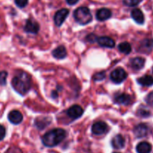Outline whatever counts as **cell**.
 Masks as SVG:
<instances>
[{"label": "cell", "mask_w": 153, "mask_h": 153, "mask_svg": "<svg viewBox=\"0 0 153 153\" xmlns=\"http://www.w3.org/2000/svg\"><path fill=\"white\" fill-rule=\"evenodd\" d=\"M107 125L104 122H96L92 125V131L95 135H101L107 131Z\"/></svg>", "instance_id": "obj_7"}, {"label": "cell", "mask_w": 153, "mask_h": 153, "mask_svg": "<svg viewBox=\"0 0 153 153\" xmlns=\"http://www.w3.org/2000/svg\"><path fill=\"white\" fill-rule=\"evenodd\" d=\"M14 2L19 8H24L28 4V0H14Z\"/></svg>", "instance_id": "obj_27"}, {"label": "cell", "mask_w": 153, "mask_h": 153, "mask_svg": "<svg viewBox=\"0 0 153 153\" xmlns=\"http://www.w3.org/2000/svg\"><path fill=\"white\" fill-rule=\"evenodd\" d=\"M11 85L17 93L25 95L29 92L32 86L30 75L25 71L19 72L12 79Z\"/></svg>", "instance_id": "obj_1"}, {"label": "cell", "mask_w": 153, "mask_h": 153, "mask_svg": "<svg viewBox=\"0 0 153 153\" xmlns=\"http://www.w3.org/2000/svg\"><path fill=\"white\" fill-rule=\"evenodd\" d=\"M127 73L122 68L114 69L110 74V80L115 83H121L127 78Z\"/></svg>", "instance_id": "obj_4"}, {"label": "cell", "mask_w": 153, "mask_h": 153, "mask_svg": "<svg viewBox=\"0 0 153 153\" xmlns=\"http://www.w3.org/2000/svg\"><path fill=\"white\" fill-rule=\"evenodd\" d=\"M68 14L69 11L68 9H65V8H63V9H61L57 11L56 13L55 16H54V22H55V24L58 26H61L64 23L65 19L67 18Z\"/></svg>", "instance_id": "obj_6"}, {"label": "cell", "mask_w": 153, "mask_h": 153, "mask_svg": "<svg viewBox=\"0 0 153 153\" xmlns=\"http://www.w3.org/2000/svg\"><path fill=\"white\" fill-rule=\"evenodd\" d=\"M131 15L133 20L138 24H143L144 23V20H145L144 15L141 10L139 8H135V9L132 10Z\"/></svg>", "instance_id": "obj_17"}, {"label": "cell", "mask_w": 153, "mask_h": 153, "mask_svg": "<svg viewBox=\"0 0 153 153\" xmlns=\"http://www.w3.org/2000/svg\"><path fill=\"white\" fill-rule=\"evenodd\" d=\"M8 120L14 125H18L23 121V115L18 110H12L8 113Z\"/></svg>", "instance_id": "obj_8"}, {"label": "cell", "mask_w": 153, "mask_h": 153, "mask_svg": "<svg viewBox=\"0 0 153 153\" xmlns=\"http://www.w3.org/2000/svg\"><path fill=\"white\" fill-rule=\"evenodd\" d=\"M98 37L97 35H95V34H89V35H87L86 37V40L89 42H97V39H98Z\"/></svg>", "instance_id": "obj_29"}, {"label": "cell", "mask_w": 153, "mask_h": 153, "mask_svg": "<svg viewBox=\"0 0 153 153\" xmlns=\"http://www.w3.org/2000/svg\"><path fill=\"white\" fill-rule=\"evenodd\" d=\"M118 49L123 53L129 54L131 53V46L128 42H123V43L119 45Z\"/></svg>", "instance_id": "obj_22"}, {"label": "cell", "mask_w": 153, "mask_h": 153, "mask_svg": "<svg viewBox=\"0 0 153 153\" xmlns=\"http://www.w3.org/2000/svg\"><path fill=\"white\" fill-rule=\"evenodd\" d=\"M94 80L95 81H100V80H102L105 78V72L101 71L98 72V73H96L95 75H94Z\"/></svg>", "instance_id": "obj_26"}, {"label": "cell", "mask_w": 153, "mask_h": 153, "mask_svg": "<svg viewBox=\"0 0 153 153\" xmlns=\"http://www.w3.org/2000/svg\"><path fill=\"white\" fill-rule=\"evenodd\" d=\"M66 131L62 128H54L47 132L42 137L44 145L48 147H53L58 145L65 139Z\"/></svg>", "instance_id": "obj_2"}, {"label": "cell", "mask_w": 153, "mask_h": 153, "mask_svg": "<svg viewBox=\"0 0 153 153\" xmlns=\"http://www.w3.org/2000/svg\"><path fill=\"white\" fill-rule=\"evenodd\" d=\"M39 24L36 21L32 20H28L24 26V29L26 32L31 34H36L39 31Z\"/></svg>", "instance_id": "obj_9"}, {"label": "cell", "mask_w": 153, "mask_h": 153, "mask_svg": "<svg viewBox=\"0 0 153 153\" xmlns=\"http://www.w3.org/2000/svg\"><path fill=\"white\" fill-rule=\"evenodd\" d=\"M123 4L126 6L134 7L140 3L142 2V0H123Z\"/></svg>", "instance_id": "obj_24"}, {"label": "cell", "mask_w": 153, "mask_h": 153, "mask_svg": "<svg viewBox=\"0 0 153 153\" xmlns=\"http://www.w3.org/2000/svg\"><path fill=\"white\" fill-rule=\"evenodd\" d=\"M52 53L56 59H62L65 58L66 56H67V51H66L65 48L64 46H59L58 48H56L53 51Z\"/></svg>", "instance_id": "obj_19"}, {"label": "cell", "mask_w": 153, "mask_h": 153, "mask_svg": "<svg viewBox=\"0 0 153 153\" xmlns=\"http://www.w3.org/2000/svg\"><path fill=\"white\" fill-rule=\"evenodd\" d=\"M114 153H119V152H114Z\"/></svg>", "instance_id": "obj_32"}, {"label": "cell", "mask_w": 153, "mask_h": 153, "mask_svg": "<svg viewBox=\"0 0 153 153\" xmlns=\"http://www.w3.org/2000/svg\"><path fill=\"white\" fill-rule=\"evenodd\" d=\"M137 113L138 116H140L141 117H148L150 116V111L149 110H147L146 107H144L143 106L138 109Z\"/></svg>", "instance_id": "obj_23"}, {"label": "cell", "mask_w": 153, "mask_h": 153, "mask_svg": "<svg viewBox=\"0 0 153 153\" xmlns=\"http://www.w3.org/2000/svg\"><path fill=\"white\" fill-rule=\"evenodd\" d=\"M97 42H98L100 46L104 47V48H113L115 46L114 40L112 39L111 38H110V37H98V39H97Z\"/></svg>", "instance_id": "obj_11"}, {"label": "cell", "mask_w": 153, "mask_h": 153, "mask_svg": "<svg viewBox=\"0 0 153 153\" xmlns=\"http://www.w3.org/2000/svg\"><path fill=\"white\" fill-rule=\"evenodd\" d=\"M137 83L143 86H151L153 85V77L150 75H144L137 79Z\"/></svg>", "instance_id": "obj_20"}, {"label": "cell", "mask_w": 153, "mask_h": 153, "mask_svg": "<svg viewBox=\"0 0 153 153\" xmlns=\"http://www.w3.org/2000/svg\"><path fill=\"white\" fill-rule=\"evenodd\" d=\"M7 76H8V73L5 71H0V85L6 84Z\"/></svg>", "instance_id": "obj_25"}, {"label": "cell", "mask_w": 153, "mask_h": 153, "mask_svg": "<svg viewBox=\"0 0 153 153\" xmlns=\"http://www.w3.org/2000/svg\"><path fill=\"white\" fill-rule=\"evenodd\" d=\"M5 133H6V131H5V127L0 125V140L4 139L5 136Z\"/></svg>", "instance_id": "obj_30"}, {"label": "cell", "mask_w": 153, "mask_h": 153, "mask_svg": "<svg viewBox=\"0 0 153 153\" xmlns=\"http://www.w3.org/2000/svg\"><path fill=\"white\" fill-rule=\"evenodd\" d=\"M146 101L149 106L153 107V92H150L146 98Z\"/></svg>", "instance_id": "obj_28"}, {"label": "cell", "mask_w": 153, "mask_h": 153, "mask_svg": "<svg viewBox=\"0 0 153 153\" xmlns=\"http://www.w3.org/2000/svg\"><path fill=\"white\" fill-rule=\"evenodd\" d=\"M134 134L137 137L142 138L146 136L149 133V127L146 124L141 123L134 128Z\"/></svg>", "instance_id": "obj_10"}, {"label": "cell", "mask_w": 153, "mask_h": 153, "mask_svg": "<svg viewBox=\"0 0 153 153\" xmlns=\"http://www.w3.org/2000/svg\"><path fill=\"white\" fill-rule=\"evenodd\" d=\"M137 153H150L152 151V146L148 142H140L136 147Z\"/></svg>", "instance_id": "obj_18"}, {"label": "cell", "mask_w": 153, "mask_h": 153, "mask_svg": "<svg viewBox=\"0 0 153 153\" xmlns=\"http://www.w3.org/2000/svg\"><path fill=\"white\" fill-rule=\"evenodd\" d=\"M83 113V110L80 105H73L68 110L67 114L70 118L76 120L81 117Z\"/></svg>", "instance_id": "obj_5"}, {"label": "cell", "mask_w": 153, "mask_h": 153, "mask_svg": "<svg viewBox=\"0 0 153 153\" xmlns=\"http://www.w3.org/2000/svg\"><path fill=\"white\" fill-rule=\"evenodd\" d=\"M153 48L152 39H145L143 41L140 46V51L143 53H149Z\"/></svg>", "instance_id": "obj_15"}, {"label": "cell", "mask_w": 153, "mask_h": 153, "mask_svg": "<svg viewBox=\"0 0 153 153\" xmlns=\"http://www.w3.org/2000/svg\"><path fill=\"white\" fill-rule=\"evenodd\" d=\"M112 15V13L108 8H103L98 10L96 13V18L99 21H104L110 18Z\"/></svg>", "instance_id": "obj_13"}, {"label": "cell", "mask_w": 153, "mask_h": 153, "mask_svg": "<svg viewBox=\"0 0 153 153\" xmlns=\"http://www.w3.org/2000/svg\"><path fill=\"white\" fill-rule=\"evenodd\" d=\"M114 101L117 104L127 105L131 103V96L126 93L118 94L114 97Z\"/></svg>", "instance_id": "obj_16"}, {"label": "cell", "mask_w": 153, "mask_h": 153, "mask_svg": "<svg viewBox=\"0 0 153 153\" xmlns=\"http://www.w3.org/2000/svg\"><path fill=\"white\" fill-rule=\"evenodd\" d=\"M131 67L134 70L139 71L144 67L145 65V59L142 57H135L130 61Z\"/></svg>", "instance_id": "obj_14"}, {"label": "cell", "mask_w": 153, "mask_h": 153, "mask_svg": "<svg viewBox=\"0 0 153 153\" xmlns=\"http://www.w3.org/2000/svg\"><path fill=\"white\" fill-rule=\"evenodd\" d=\"M78 1L79 0H66L67 3L70 5H75V4H76L77 2H78Z\"/></svg>", "instance_id": "obj_31"}, {"label": "cell", "mask_w": 153, "mask_h": 153, "mask_svg": "<svg viewBox=\"0 0 153 153\" xmlns=\"http://www.w3.org/2000/svg\"><path fill=\"white\" fill-rule=\"evenodd\" d=\"M112 146L116 149H121L125 146L126 140L121 134H117L113 138L111 141Z\"/></svg>", "instance_id": "obj_12"}, {"label": "cell", "mask_w": 153, "mask_h": 153, "mask_svg": "<svg viewBox=\"0 0 153 153\" xmlns=\"http://www.w3.org/2000/svg\"><path fill=\"white\" fill-rule=\"evenodd\" d=\"M50 123H51V120L48 118H45V117L37 118L35 122V125L38 129H44Z\"/></svg>", "instance_id": "obj_21"}, {"label": "cell", "mask_w": 153, "mask_h": 153, "mask_svg": "<svg viewBox=\"0 0 153 153\" xmlns=\"http://www.w3.org/2000/svg\"><path fill=\"white\" fill-rule=\"evenodd\" d=\"M75 20L81 25H86L92 20V16L90 11L86 7H80L76 8L74 12Z\"/></svg>", "instance_id": "obj_3"}]
</instances>
